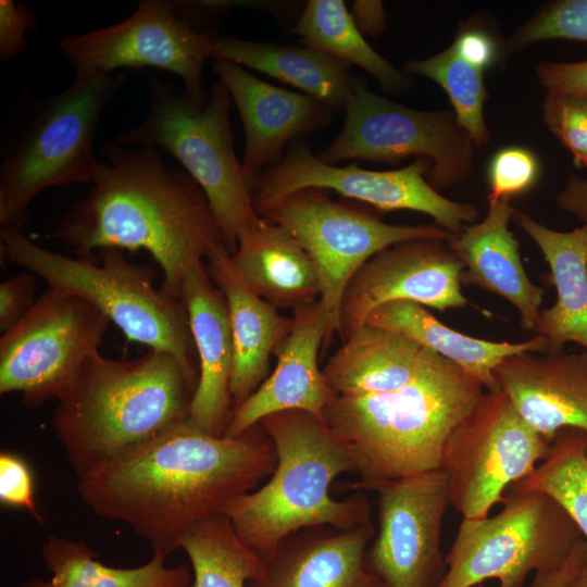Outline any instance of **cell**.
I'll return each mask as SVG.
<instances>
[{"label": "cell", "mask_w": 587, "mask_h": 587, "mask_svg": "<svg viewBox=\"0 0 587 587\" xmlns=\"http://www.w3.org/2000/svg\"><path fill=\"white\" fill-rule=\"evenodd\" d=\"M551 445L505 394L484 392L442 450L440 469L447 475L449 503L464 520L488 516L505 501L507 489L548 457Z\"/></svg>", "instance_id": "4fadbf2b"}, {"label": "cell", "mask_w": 587, "mask_h": 587, "mask_svg": "<svg viewBox=\"0 0 587 587\" xmlns=\"http://www.w3.org/2000/svg\"><path fill=\"white\" fill-rule=\"evenodd\" d=\"M37 27V21L27 5L14 0H1L0 60L8 61L18 55L26 48V33Z\"/></svg>", "instance_id": "74e56055"}, {"label": "cell", "mask_w": 587, "mask_h": 587, "mask_svg": "<svg viewBox=\"0 0 587 587\" xmlns=\"http://www.w3.org/2000/svg\"><path fill=\"white\" fill-rule=\"evenodd\" d=\"M452 45L463 59L482 70L491 65L497 55L495 39L477 28L461 29Z\"/></svg>", "instance_id": "60d3db41"}, {"label": "cell", "mask_w": 587, "mask_h": 587, "mask_svg": "<svg viewBox=\"0 0 587 587\" xmlns=\"http://www.w3.org/2000/svg\"><path fill=\"white\" fill-rule=\"evenodd\" d=\"M1 255L41 277L48 287L77 295L100 310L127 337L174 355L198 380L195 342L186 311L153 285V272L103 248L98 259L71 258L43 249L21 229H1Z\"/></svg>", "instance_id": "52a82bcc"}, {"label": "cell", "mask_w": 587, "mask_h": 587, "mask_svg": "<svg viewBox=\"0 0 587 587\" xmlns=\"http://www.w3.org/2000/svg\"><path fill=\"white\" fill-rule=\"evenodd\" d=\"M479 380L437 354L413 382L362 396H335L323 423L347 446L359 480L375 486L440 469L445 444L484 394Z\"/></svg>", "instance_id": "3957f363"}, {"label": "cell", "mask_w": 587, "mask_h": 587, "mask_svg": "<svg viewBox=\"0 0 587 587\" xmlns=\"http://www.w3.org/2000/svg\"><path fill=\"white\" fill-rule=\"evenodd\" d=\"M536 76L547 92L587 97V60L579 62H541Z\"/></svg>", "instance_id": "ab89813d"}, {"label": "cell", "mask_w": 587, "mask_h": 587, "mask_svg": "<svg viewBox=\"0 0 587 587\" xmlns=\"http://www.w3.org/2000/svg\"><path fill=\"white\" fill-rule=\"evenodd\" d=\"M429 171L430 163L424 158L390 171L365 170L357 162L344 167L328 165L299 139L290 143L279 163L257 175L250 186V196L259 215L297 190L322 188L380 211L411 210L427 214L438 226L458 235L464 229V223H476L479 211L472 203L441 196L427 182Z\"/></svg>", "instance_id": "9a60e30c"}, {"label": "cell", "mask_w": 587, "mask_h": 587, "mask_svg": "<svg viewBox=\"0 0 587 587\" xmlns=\"http://www.w3.org/2000/svg\"><path fill=\"white\" fill-rule=\"evenodd\" d=\"M350 14L358 29L369 36H378L386 28V14L380 1L357 0Z\"/></svg>", "instance_id": "ee69618b"}, {"label": "cell", "mask_w": 587, "mask_h": 587, "mask_svg": "<svg viewBox=\"0 0 587 587\" xmlns=\"http://www.w3.org/2000/svg\"><path fill=\"white\" fill-rule=\"evenodd\" d=\"M197 384L165 351L130 360L90 357L52 417L73 471L82 476L187 421Z\"/></svg>", "instance_id": "277c9868"}, {"label": "cell", "mask_w": 587, "mask_h": 587, "mask_svg": "<svg viewBox=\"0 0 587 587\" xmlns=\"http://www.w3.org/2000/svg\"><path fill=\"white\" fill-rule=\"evenodd\" d=\"M583 538L552 497L509 487L499 513L462 519L438 587H474L487 579H497L499 587H524L530 573L559 569Z\"/></svg>", "instance_id": "9c48e42d"}, {"label": "cell", "mask_w": 587, "mask_h": 587, "mask_svg": "<svg viewBox=\"0 0 587 587\" xmlns=\"http://www.w3.org/2000/svg\"><path fill=\"white\" fill-rule=\"evenodd\" d=\"M291 34L298 35L303 46L364 70L387 92L399 95L413 86L409 74L369 45L342 0L307 1Z\"/></svg>", "instance_id": "4dcf8cb0"}, {"label": "cell", "mask_w": 587, "mask_h": 587, "mask_svg": "<svg viewBox=\"0 0 587 587\" xmlns=\"http://www.w3.org/2000/svg\"><path fill=\"white\" fill-rule=\"evenodd\" d=\"M211 66L240 115L246 139L241 163L249 187L258 174L282 161L290 143L334 120L336 112L326 104L271 85L239 64L215 59Z\"/></svg>", "instance_id": "ac0fdd59"}, {"label": "cell", "mask_w": 587, "mask_h": 587, "mask_svg": "<svg viewBox=\"0 0 587 587\" xmlns=\"http://www.w3.org/2000/svg\"><path fill=\"white\" fill-rule=\"evenodd\" d=\"M587 563V541L580 539L566 561L557 570L535 573L529 587H571Z\"/></svg>", "instance_id": "b9f144b4"}, {"label": "cell", "mask_w": 587, "mask_h": 587, "mask_svg": "<svg viewBox=\"0 0 587 587\" xmlns=\"http://www.w3.org/2000/svg\"><path fill=\"white\" fill-rule=\"evenodd\" d=\"M110 320L86 299L50 288L0 338V394L30 409L61 399L99 352Z\"/></svg>", "instance_id": "5bb4252c"}, {"label": "cell", "mask_w": 587, "mask_h": 587, "mask_svg": "<svg viewBox=\"0 0 587 587\" xmlns=\"http://www.w3.org/2000/svg\"><path fill=\"white\" fill-rule=\"evenodd\" d=\"M540 175V162L528 149L517 146L498 150L488 165L489 201L510 199L529 190Z\"/></svg>", "instance_id": "d590c367"}, {"label": "cell", "mask_w": 587, "mask_h": 587, "mask_svg": "<svg viewBox=\"0 0 587 587\" xmlns=\"http://www.w3.org/2000/svg\"><path fill=\"white\" fill-rule=\"evenodd\" d=\"M494 375L521 416L550 441L563 428L587 432V352H523L502 360Z\"/></svg>", "instance_id": "7402d4cb"}, {"label": "cell", "mask_w": 587, "mask_h": 587, "mask_svg": "<svg viewBox=\"0 0 587 587\" xmlns=\"http://www.w3.org/2000/svg\"><path fill=\"white\" fill-rule=\"evenodd\" d=\"M259 216L287 229L312 258L322 285L327 316L325 350L339 334L344 291L360 267L382 250L415 239L448 240L436 225H392L367 211L333 200L327 189L297 190L267 207Z\"/></svg>", "instance_id": "8fae6325"}, {"label": "cell", "mask_w": 587, "mask_h": 587, "mask_svg": "<svg viewBox=\"0 0 587 587\" xmlns=\"http://www.w3.org/2000/svg\"><path fill=\"white\" fill-rule=\"evenodd\" d=\"M555 205L584 223L587 222V178L570 174L563 189L555 197Z\"/></svg>", "instance_id": "7bdbcfd3"}, {"label": "cell", "mask_w": 587, "mask_h": 587, "mask_svg": "<svg viewBox=\"0 0 587 587\" xmlns=\"http://www.w3.org/2000/svg\"><path fill=\"white\" fill-rule=\"evenodd\" d=\"M464 265L447 240L415 239L390 246L366 261L348 283L341 299L338 336L361 328L377 307L410 301L439 311L463 308Z\"/></svg>", "instance_id": "e0dca14e"}, {"label": "cell", "mask_w": 587, "mask_h": 587, "mask_svg": "<svg viewBox=\"0 0 587 587\" xmlns=\"http://www.w3.org/2000/svg\"><path fill=\"white\" fill-rule=\"evenodd\" d=\"M512 220L539 247L557 289L554 304L540 310L532 333L545 337L547 353L563 351L570 341L587 349V222L560 232L517 209Z\"/></svg>", "instance_id": "d4e9b609"}, {"label": "cell", "mask_w": 587, "mask_h": 587, "mask_svg": "<svg viewBox=\"0 0 587 587\" xmlns=\"http://www.w3.org/2000/svg\"><path fill=\"white\" fill-rule=\"evenodd\" d=\"M338 136L317 158L336 165L345 160L398 164L412 155L430 163L427 182L436 189L469 177L474 142L453 111L415 110L370 90L358 79L345 108Z\"/></svg>", "instance_id": "30bf717a"}, {"label": "cell", "mask_w": 587, "mask_h": 587, "mask_svg": "<svg viewBox=\"0 0 587 587\" xmlns=\"http://www.w3.org/2000/svg\"><path fill=\"white\" fill-rule=\"evenodd\" d=\"M232 261L246 285L274 307L295 310L321 299L312 258L287 229L267 218L238 240Z\"/></svg>", "instance_id": "4316f807"}, {"label": "cell", "mask_w": 587, "mask_h": 587, "mask_svg": "<svg viewBox=\"0 0 587 587\" xmlns=\"http://www.w3.org/2000/svg\"><path fill=\"white\" fill-rule=\"evenodd\" d=\"M402 70L429 78L448 95L459 124L471 136L475 147L488 143L490 132L484 117L488 91L484 70L463 59L451 45L424 60H409Z\"/></svg>", "instance_id": "836d02e7"}, {"label": "cell", "mask_w": 587, "mask_h": 587, "mask_svg": "<svg viewBox=\"0 0 587 587\" xmlns=\"http://www.w3.org/2000/svg\"><path fill=\"white\" fill-rule=\"evenodd\" d=\"M208 273L225 297L234 345L230 378L233 410L267 377L270 358L288 337L292 319L254 294L236 271L226 246L207 257Z\"/></svg>", "instance_id": "cb8c5ba5"}, {"label": "cell", "mask_w": 587, "mask_h": 587, "mask_svg": "<svg viewBox=\"0 0 587 587\" xmlns=\"http://www.w3.org/2000/svg\"><path fill=\"white\" fill-rule=\"evenodd\" d=\"M204 18L193 1L140 0L125 21L64 37L58 46L76 71L155 67L171 72L183 80V93L203 104L209 92L202 88V70L218 38Z\"/></svg>", "instance_id": "7c38bea8"}, {"label": "cell", "mask_w": 587, "mask_h": 587, "mask_svg": "<svg viewBox=\"0 0 587 587\" xmlns=\"http://www.w3.org/2000/svg\"><path fill=\"white\" fill-rule=\"evenodd\" d=\"M179 301L187 314L199 367L188 420L203 432L223 437L233 414L229 386L234 345L225 297L204 262L186 274Z\"/></svg>", "instance_id": "44dd1931"}, {"label": "cell", "mask_w": 587, "mask_h": 587, "mask_svg": "<svg viewBox=\"0 0 587 587\" xmlns=\"http://www.w3.org/2000/svg\"><path fill=\"white\" fill-rule=\"evenodd\" d=\"M478 587H485V586L482 584V585H478Z\"/></svg>", "instance_id": "7dc6e473"}, {"label": "cell", "mask_w": 587, "mask_h": 587, "mask_svg": "<svg viewBox=\"0 0 587 587\" xmlns=\"http://www.w3.org/2000/svg\"><path fill=\"white\" fill-rule=\"evenodd\" d=\"M126 80L120 73L78 70L55 96L25 89L14 100L0 145L1 229L25 226L41 191L95 182L102 162L93 151L98 123Z\"/></svg>", "instance_id": "8992f818"}, {"label": "cell", "mask_w": 587, "mask_h": 587, "mask_svg": "<svg viewBox=\"0 0 587 587\" xmlns=\"http://www.w3.org/2000/svg\"><path fill=\"white\" fill-rule=\"evenodd\" d=\"M571 587H587V563L580 570Z\"/></svg>", "instance_id": "bcb514c9"}, {"label": "cell", "mask_w": 587, "mask_h": 587, "mask_svg": "<svg viewBox=\"0 0 587 587\" xmlns=\"http://www.w3.org/2000/svg\"><path fill=\"white\" fill-rule=\"evenodd\" d=\"M372 522L302 528L287 536L246 587H385L366 563Z\"/></svg>", "instance_id": "ffe728a7"}, {"label": "cell", "mask_w": 587, "mask_h": 587, "mask_svg": "<svg viewBox=\"0 0 587 587\" xmlns=\"http://www.w3.org/2000/svg\"><path fill=\"white\" fill-rule=\"evenodd\" d=\"M377 498V533L365 559L385 587H438L447 573L440 551L449 503L441 470L388 480Z\"/></svg>", "instance_id": "2e32d148"}, {"label": "cell", "mask_w": 587, "mask_h": 587, "mask_svg": "<svg viewBox=\"0 0 587 587\" xmlns=\"http://www.w3.org/2000/svg\"><path fill=\"white\" fill-rule=\"evenodd\" d=\"M150 108L141 123L122 133L123 146H160L172 153L204 192L225 245L234 254L238 240L261 223L253 208L242 163L234 147L230 95L215 82L203 104L157 77L146 85Z\"/></svg>", "instance_id": "ba28073f"}, {"label": "cell", "mask_w": 587, "mask_h": 587, "mask_svg": "<svg viewBox=\"0 0 587 587\" xmlns=\"http://www.w3.org/2000/svg\"><path fill=\"white\" fill-rule=\"evenodd\" d=\"M0 501L4 505L23 508L42 524L34 500L30 469L17 454L2 451L0 454Z\"/></svg>", "instance_id": "8d00e7d4"}, {"label": "cell", "mask_w": 587, "mask_h": 587, "mask_svg": "<svg viewBox=\"0 0 587 587\" xmlns=\"http://www.w3.org/2000/svg\"><path fill=\"white\" fill-rule=\"evenodd\" d=\"M562 24L572 41L587 42V0L566 1L562 13Z\"/></svg>", "instance_id": "f6af8a7d"}, {"label": "cell", "mask_w": 587, "mask_h": 587, "mask_svg": "<svg viewBox=\"0 0 587 587\" xmlns=\"http://www.w3.org/2000/svg\"><path fill=\"white\" fill-rule=\"evenodd\" d=\"M541 118L569 150L576 167H587V97L547 92Z\"/></svg>", "instance_id": "e575fe53"}, {"label": "cell", "mask_w": 587, "mask_h": 587, "mask_svg": "<svg viewBox=\"0 0 587 587\" xmlns=\"http://www.w3.org/2000/svg\"><path fill=\"white\" fill-rule=\"evenodd\" d=\"M93 188L59 222L53 236L76 258L103 248L146 250L163 271L162 291L179 300L186 274L226 246L209 201L186 172L166 166L155 146L101 147Z\"/></svg>", "instance_id": "7a4b0ae2"}, {"label": "cell", "mask_w": 587, "mask_h": 587, "mask_svg": "<svg viewBox=\"0 0 587 587\" xmlns=\"http://www.w3.org/2000/svg\"><path fill=\"white\" fill-rule=\"evenodd\" d=\"M514 210L510 199L491 200L483 221L465 225L447 243L464 265L461 285L477 286L504 298L517 310L522 328L532 332L545 290L528 278L520 242L509 229Z\"/></svg>", "instance_id": "603a6c76"}, {"label": "cell", "mask_w": 587, "mask_h": 587, "mask_svg": "<svg viewBox=\"0 0 587 587\" xmlns=\"http://www.w3.org/2000/svg\"><path fill=\"white\" fill-rule=\"evenodd\" d=\"M41 554L52 577H33L20 587H190L192 583L187 566L168 567L164 555L154 554L137 567H111L97 561L86 542L53 534L42 544Z\"/></svg>", "instance_id": "f546056e"}, {"label": "cell", "mask_w": 587, "mask_h": 587, "mask_svg": "<svg viewBox=\"0 0 587 587\" xmlns=\"http://www.w3.org/2000/svg\"><path fill=\"white\" fill-rule=\"evenodd\" d=\"M511 487L552 497L570 513L587 541V432L561 429L548 457Z\"/></svg>", "instance_id": "d6a6232c"}, {"label": "cell", "mask_w": 587, "mask_h": 587, "mask_svg": "<svg viewBox=\"0 0 587 587\" xmlns=\"http://www.w3.org/2000/svg\"><path fill=\"white\" fill-rule=\"evenodd\" d=\"M260 423L276 452L272 477L258 490L229 500L218 512L252 551L264 559L302 528H349L371 521L365 495L330 497L332 482L352 472V461L345 442L329 427L298 410L271 414Z\"/></svg>", "instance_id": "5b68a950"}, {"label": "cell", "mask_w": 587, "mask_h": 587, "mask_svg": "<svg viewBox=\"0 0 587 587\" xmlns=\"http://www.w3.org/2000/svg\"><path fill=\"white\" fill-rule=\"evenodd\" d=\"M365 324L402 334L459 365L480 382L488 392L501 391L496 367L505 358L523 352L547 353L545 337L536 335L522 342L475 338L439 322L425 307L410 301H392L374 309Z\"/></svg>", "instance_id": "83f0119b"}, {"label": "cell", "mask_w": 587, "mask_h": 587, "mask_svg": "<svg viewBox=\"0 0 587 587\" xmlns=\"http://www.w3.org/2000/svg\"><path fill=\"white\" fill-rule=\"evenodd\" d=\"M275 465L261 423L230 438L187 420L78 476L77 490L96 515L127 525L166 557L191 525L250 492Z\"/></svg>", "instance_id": "6da1fadb"}, {"label": "cell", "mask_w": 587, "mask_h": 587, "mask_svg": "<svg viewBox=\"0 0 587 587\" xmlns=\"http://www.w3.org/2000/svg\"><path fill=\"white\" fill-rule=\"evenodd\" d=\"M178 548L191 563L190 587H246L262 564L228 517L220 513L191 525L179 538Z\"/></svg>", "instance_id": "1f68e13d"}, {"label": "cell", "mask_w": 587, "mask_h": 587, "mask_svg": "<svg viewBox=\"0 0 587 587\" xmlns=\"http://www.w3.org/2000/svg\"><path fill=\"white\" fill-rule=\"evenodd\" d=\"M436 355L402 334L364 324L342 341L322 371L335 396H362L408 385Z\"/></svg>", "instance_id": "484cf974"}, {"label": "cell", "mask_w": 587, "mask_h": 587, "mask_svg": "<svg viewBox=\"0 0 587 587\" xmlns=\"http://www.w3.org/2000/svg\"><path fill=\"white\" fill-rule=\"evenodd\" d=\"M326 328L321 300L294 310L291 330L275 353V370L233 410L225 437L240 436L264 417L283 411H304L323 422L335 397L317 362Z\"/></svg>", "instance_id": "d6986e66"}, {"label": "cell", "mask_w": 587, "mask_h": 587, "mask_svg": "<svg viewBox=\"0 0 587 587\" xmlns=\"http://www.w3.org/2000/svg\"><path fill=\"white\" fill-rule=\"evenodd\" d=\"M211 58L272 76L335 112H345L358 80L350 75L348 63L303 45L257 42L223 35L218 36Z\"/></svg>", "instance_id": "f1b7e54d"}, {"label": "cell", "mask_w": 587, "mask_h": 587, "mask_svg": "<svg viewBox=\"0 0 587 587\" xmlns=\"http://www.w3.org/2000/svg\"><path fill=\"white\" fill-rule=\"evenodd\" d=\"M35 274L21 273L0 284V332L14 327L33 308Z\"/></svg>", "instance_id": "f35d334b"}]
</instances>
